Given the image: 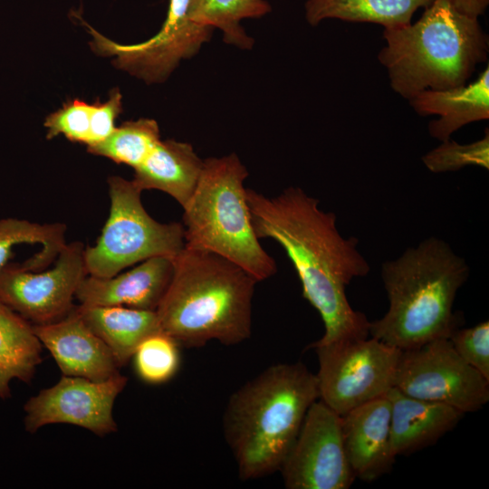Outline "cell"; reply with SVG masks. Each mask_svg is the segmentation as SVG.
<instances>
[{"instance_id":"obj_14","label":"cell","mask_w":489,"mask_h":489,"mask_svg":"<svg viewBox=\"0 0 489 489\" xmlns=\"http://www.w3.org/2000/svg\"><path fill=\"white\" fill-rule=\"evenodd\" d=\"M33 326L62 375L103 381L120 373V368L109 347L73 308L57 321Z\"/></svg>"},{"instance_id":"obj_28","label":"cell","mask_w":489,"mask_h":489,"mask_svg":"<svg viewBox=\"0 0 489 489\" xmlns=\"http://www.w3.org/2000/svg\"><path fill=\"white\" fill-rule=\"evenodd\" d=\"M91 104L72 100L58 110L49 114L44 120L46 138L63 135L72 142L91 144Z\"/></svg>"},{"instance_id":"obj_20","label":"cell","mask_w":489,"mask_h":489,"mask_svg":"<svg viewBox=\"0 0 489 489\" xmlns=\"http://www.w3.org/2000/svg\"><path fill=\"white\" fill-rule=\"evenodd\" d=\"M73 309L109 347L120 368L129 361L147 337L162 331L156 311L80 303Z\"/></svg>"},{"instance_id":"obj_21","label":"cell","mask_w":489,"mask_h":489,"mask_svg":"<svg viewBox=\"0 0 489 489\" xmlns=\"http://www.w3.org/2000/svg\"><path fill=\"white\" fill-rule=\"evenodd\" d=\"M43 347L33 324L0 302V399L12 397L13 379L32 382Z\"/></svg>"},{"instance_id":"obj_27","label":"cell","mask_w":489,"mask_h":489,"mask_svg":"<svg viewBox=\"0 0 489 489\" xmlns=\"http://www.w3.org/2000/svg\"><path fill=\"white\" fill-rule=\"evenodd\" d=\"M424 165L433 173L457 171L468 166L489 168V133L469 144H460L451 139L442 141L422 157Z\"/></svg>"},{"instance_id":"obj_13","label":"cell","mask_w":489,"mask_h":489,"mask_svg":"<svg viewBox=\"0 0 489 489\" xmlns=\"http://www.w3.org/2000/svg\"><path fill=\"white\" fill-rule=\"evenodd\" d=\"M127 382L120 372L103 381L62 375L24 404V429L34 434L46 425L70 424L99 436L115 433L113 406Z\"/></svg>"},{"instance_id":"obj_23","label":"cell","mask_w":489,"mask_h":489,"mask_svg":"<svg viewBox=\"0 0 489 489\" xmlns=\"http://www.w3.org/2000/svg\"><path fill=\"white\" fill-rule=\"evenodd\" d=\"M271 11L265 0H190V18L201 24L218 28L225 42L239 48L249 49L253 39L241 27L246 18H258Z\"/></svg>"},{"instance_id":"obj_1","label":"cell","mask_w":489,"mask_h":489,"mask_svg":"<svg viewBox=\"0 0 489 489\" xmlns=\"http://www.w3.org/2000/svg\"><path fill=\"white\" fill-rule=\"evenodd\" d=\"M250 218L259 239L276 241L292 261L303 297L320 313L324 333L313 343L365 339L370 321L350 304L345 288L366 276L370 266L358 248L359 240L345 238L336 216L297 187L269 197L246 188Z\"/></svg>"},{"instance_id":"obj_7","label":"cell","mask_w":489,"mask_h":489,"mask_svg":"<svg viewBox=\"0 0 489 489\" xmlns=\"http://www.w3.org/2000/svg\"><path fill=\"white\" fill-rule=\"evenodd\" d=\"M110 214L93 246L85 247L88 275L110 277L154 256L175 257L185 247L182 223H161L146 211L132 180L108 179Z\"/></svg>"},{"instance_id":"obj_2","label":"cell","mask_w":489,"mask_h":489,"mask_svg":"<svg viewBox=\"0 0 489 489\" xmlns=\"http://www.w3.org/2000/svg\"><path fill=\"white\" fill-rule=\"evenodd\" d=\"M169 285L156 309L161 330L179 346L210 340L235 345L252 333L258 281L215 253L185 246L174 258Z\"/></svg>"},{"instance_id":"obj_26","label":"cell","mask_w":489,"mask_h":489,"mask_svg":"<svg viewBox=\"0 0 489 489\" xmlns=\"http://www.w3.org/2000/svg\"><path fill=\"white\" fill-rule=\"evenodd\" d=\"M178 347V343L163 331L147 337L132 357L138 376L152 385L171 379L180 364Z\"/></svg>"},{"instance_id":"obj_25","label":"cell","mask_w":489,"mask_h":489,"mask_svg":"<svg viewBox=\"0 0 489 489\" xmlns=\"http://www.w3.org/2000/svg\"><path fill=\"white\" fill-rule=\"evenodd\" d=\"M66 226L62 223L40 224L26 219H0V269L14 263L15 248L39 245L59 254L65 242Z\"/></svg>"},{"instance_id":"obj_16","label":"cell","mask_w":489,"mask_h":489,"mask_svg":"<svg viewBox=\"0 0 489 489\" xmlns=\"http://www.w3.org/2000/svg\"><path fill=\"white\" fill-rule=\"evenodd\" d=\"M174 257L154 256L110 277L86 275L75 299L84 305H116L156 311L172 278Z\"/></svg>"},{"instance_id":"obj_11","label":"cell","mask_w":489,"mask_h":489,"mask_svg":"<svg viewBox=\"0 0 489 489\" xmlns=\"http://www.w3.org/2000/svg\"><path fill=\"white\" fill-rule=\"evenodd\" d=\"M189 1L169 0L160 30L139 43H118L82 23L93 37L91 46L97 53L115 56L114 66L147 83L162 82L181 60L195 55L211 37L214 28L190 18Z\"/></svg>"},{"instance_id":"obj_4","label":"cell","mask_w":489,"mask_h":489,"mask_svg":"<svg viewBox=\"0 0 489 489\" xmlns=\"http://www.w3.org/2000/svg\"><path fill=\"white\" fill-rule=\"evenodd\" d=\"M317 399L316 375L302 362L272 365L231 395L223 429L242 480L280 470Z\"/></svg>"},{"instance_id":"obj_8","label":"cell","mask_w":489,"mask_h":489,"mask_svg":"<svg viewBox=\"0 0 489 489\" xmlns=\"http://www.w3.org/2000/svg\"><path fill=\"white\" fill-rule=\"evenodd\" d=\"M319 399L338 415L386 396L394 388L401 350L375 338L312 343Z\"/></svg>"},{"instance_id":"obj_24","label":"cell","mask_w":489,"mask_h":489,"mask_svg":"<svg viewBox=\"0 0 489 489\" xmlns=\"http://www.w3.org/2000/svg\"><path fill=\"white\" fill-rule=\"evenodd\" d=\"M159 140L157 121L139 119L115 128L105 139L88 146L87 150L91 154L135 168L144 161Z\"/></svg>"},{"instance_id":"obj_6","label":"cell","mask_w":489,"mask_h":489,"mask_svg":"<svg viewBox=\"0 0 489 489\" xmlns=\"http://www.w3.org/2000/svg\"><path fill=\"white\" fill-rule=\"evenodd\" d=\"M247 176L234 153L204 159L182 225L185 246L221 255L260 282L275 274L277 265L253 228L244 186Z\"/></svg>"},{"instance_id":"obj_17","label":"cell","mask_w":489,"mask_h":489,"mask_svg":"<svg viewBox=\"0 0 489 489\" xmlns=\"http://www.w3.org/2000/svg\"><path fill=\"white\" fill-rule=\"evenodd\" d=\"M386 396L390 403L391 447L396 457L436 444L465 416L451 406L415 398L396 388Z\"/></svg>"},{"instance_id":"obj_10","label":"cell","mask_w":489,"mask_h":489,"mask_svg":"<svg viewBox=\"0 0 489 489\" xmlns=\"http://www.w3.org/2000/svg\"><path fill=\"white\" fill-rule=\"evenodd\" d=\"M84 250L81 242L66 244L48 269L31 271L18 263L0 269V302L33 325L64 318L88 274Z\"/></svg>"},{"instance_id":"obj_3","label":"cell","mask_w":489,"mask_h":489,"mask_svg":"<svg viewBox=\"0 0 489 489\" xmlns=\"http://www.w3.org/2000/svg\"><path fill=\"white\" fill-rule=\"evenodd\" d=\"M469 273L465 260L435 236L386 261L381 277L389 305L370 321L369 336L401 350L449 338L461 327L453 306Z\"/></svg>"},{"instance_id":"obj_18","label":"cell","mask_w":489,"mask_h":489,"mask_svg":"<svg viewBox=\"0 0 489 489\" xmlns=\"http://www.w3.org/2000/svg\"><path fill=\"white\" fill-rule=\"evenodd\" d=\"M419 115H436L428 125L431 137L442 141L462 127L489 119V67L478 78L458 87L426 90L409 100Z\"/></svg>"},{"instance_id":"obj_15","label":"cell","mask_w":489,"mask_h":489,"mask_svg":"<svg viewBox=\"0 0 489 489\" xmlns=\"http://www.w3.org/2000/svg\"><path fill=\"white\" fill-rule=\"evenodd\" d=\"M390 403L383 396L340 416L346 456L355 479L372 482L392 470Z\"/></svg>"},{"instance_id":"obj_5","label":"cell","mask_w":489,"mask_h":489,"mask_svg":"<svg viewBox=\"0 0 489 489\" xmlns=\"http://www.w3.org/2000/svg\"><path fill=\"white\" fill-rule=\"evenodd\" d=\"M383 37L379 60L393 91L408 101L426 90L465 84L488 54V36L478 19L447 0H433L416 23L384 29Z\"/></svg>"},{"instance_id":"obj_9","label":"cell","mask_w":489,"mask_h":489,"mask_svg":"<svg viewBox=\"0 0 489 489\" xmlns=\"http://www.w3.org/2000/svg\"><path fill=\"white\" fill-rule=\"evenodd\" d=\"M394 388L465 414L479 410L489 400V380L456 353L448 338L401 350Z\"/></svg>"},{"instance_id":"obj_22","label":"cell","mask_w":489,"mask_h":489,"mask_svg":"<svg viewBox=\"0 0 489 489\" xmlns=\"http://www.w3.org/2000/svg\"><path fill=\"white\" fill-rule=\"evenodd\" d=\"M433 0H307L305 17L311 25L326 19L372 23L384 29L408 25L416 11Z\"/></svg>"},{"instance_id":"obj_30","label":"cell","mask_w":489,"mask_h":489,"mask_svg":"<svg viewBox=\"0 0 489 489\" xmlns=\"http://www.w3.org/2000/svg\"><path fill=\"white\" fill-rule=\"evenodd\" d=\"M121 99L120 91L113 90L106 102L96 101L91 104V144L89 146L102 141L115 129V120L121 112Z\"/></svg>"},{"instance_id":"obj_31","label":"cell","mask_w":489,"mask_h":489,"mask_svg":"<svg viewBox=\"0 0 489 489\" xmlns=\"http://www.w3.org/2000/svg\"><path fill=\"white\" fill-rule=\"evenodd\" d=\"M449 4L459 13L478 19L482 15L488 5L489 0H447Z\"/></svg>"},{"instance_id":"obj_12","label":"cell","mask_w":489,"mask_h":489,"mask_svg":"<svg viewBox=\"0 0 489 489\" xmlns=\"http://www.w3.org/2000/svg\"><path fill=\"white\" fill-rule=\"evenodd\" d=\"M288 489H348L355 477L349 465L341 418L321 400L308 409L280 470Z\"/></svg>"},{"instance_id":"obj_29","label":"cell","mask_w":489,"mask_h":489,"mask_svg":"<svg viewBox=\"0 0 489 489\" xmlns=\"http://www.w3.org/2000/svg\"><path fill=\"white\" fill-rule=\"evenodd\" d=\"M456 353L484 378L489 380V322L457 328L449 336Z\"/></svg>"},{"instance_id":"obj_19","label":"cell","mask_w":489,"mask_h":489,"mask_svg":"<svg viewBox=\"0 0 489 489\" xmlns=\"http://www.w3.org/2000/svg\"><path fill=\"white\" fill-rule=\"evenodd\" d=\"M204 160L187 142L159 140L134 168L133 183L141 190L156 189L172 197L184 208L198 183Z\"/></svg>"}]
</instances>
